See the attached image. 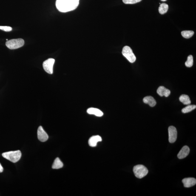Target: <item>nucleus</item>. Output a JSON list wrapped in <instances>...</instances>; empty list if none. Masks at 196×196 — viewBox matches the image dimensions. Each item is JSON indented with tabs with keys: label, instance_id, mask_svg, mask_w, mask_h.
<instances>
[{
	"label": "nucleus",
	"instance_id": "0eeeda50",
	"mask_svg": "<svg viewBox=\"0 0 196 196\" xmlns=\"http://www.w3.org/2000/svg\"><path fill=\"white\" fill-rule=\"evenodd\" d=\"M169 140L170 143H175L177 137V131L176 128L174 126H170L168 128Z\"/></svg>",
	"mask_w": 196,
	"mask_h": 196
},
{
	"label": "nucleus",
	"instance_id": "20e7f679",
	"mask_svg": "<svg viewBox=\"0 0 196 196\" xmlns=\"http://www.w3.org/2000/svg\"><path fill=\"white\" fill-rule=\"evenodd\" d=\"M24 44V41L22 38L13 39L8 41L6 45L8 48L10 49H16L22 47Z\"/></svg>",
	"mask_w": 196,
	"mask_h": 196
},
{
	"label": "nucleus",
	"instance_id": "f8f14e48",
	"mask_svg": "<svg viewBox=\"0 0 196 196\" xmlns=\"http://www.w3.org/2000/svg\"><path fill=\"white\" fill-rule=\"evenodd\" d=\"M102 140L101 137L99 135L93 136L89 138L88 141L89 145L91 147H95L97 145V143L101 141Z\"/></svg>",
	"mask_w": 196,
	"mask_h": 196
},
{
	"label": "nucleus",
	"instance_id": "412c9836",
	"mask_svg": "<svg viewBox=\"0 0 196 196\" xmlns=\"http://www.w3.org/2000/svg\"><path fill=\"white\" fill-rule=\"evenodd\" d=\"M142 0H123V2L126 4H134L140 2Z\"/></svg>",
	"mask_w": 196,
	"mask_h": 196
},
{
	"label": "nucleus",
	"instance_id": "1a4fd4ad",
	"mask_svg": "<svg viewBox=\"0 0 196 196\" xmlns=\"http://www.w3.org/2000/svg\"><path fill=\"white\" fill-rule=\"evenodd\" d=\"M190 151V149L187 146H185L180 151L177 155V157L180 159H182L186 158L189 155Z\"/></svg>",
	"mask_w": 196,
	"mask_h": 196
},
{
	"label": "nucleus",
	"instance_id": "2eb2a0df",
	"mask_svg": "<svg viewBox=\"0 0 196 196\" xmlns=\"http://www.w3.org/2000/svg\"><path fill=\"white\" fill-rule=\"evenodd\" d=\"M180 101L184 105H189L191 104V101L190 98L187 95H182L180 97Z\"/></svg>",
	"mask_w": 196,
	"mask_h": 196
},
{
	"label": "nucleus",
	"instance_id": "4468645a",
	"mask_svg": "<svg viewBox=\"0 0 196 196\" xmlns=\"http://www.w3.org/2000/svg\"><path fill=\"white\" fill-rule=\"evenodd\" d=\"M143 103L149 105L151 107H154L156 104V101L153 97L148 96L145 97L143 99Z\"/></svg>",
	"mask_w": 196,
	"mask_h": 196
},
{
	"label": "nucleus",
	"instance_id": "f257e3e1",
	"mask_svg": "<svg viewBox=\"0 0 196 196\" xmlns=\"http://www.w3.org/2000/svg\"><path fill=\"white\" fill-rule=\"evenodd\" d=\"M79 4V0H56V6L59 11L67 12L75 10Z\"/></svg>",
	"mask_w": 196,
	"mask_h": 196
},
{
	"label": "nucleus",
	"instance_id": "6e6552de",
	"mask_svg": "<svg viewBox=\"0 0 196 196\" xmlns=\"http://www.w3.org/2000/svg\"><path fill=\"white\" fill-rule=\"evenodd\" d=\"M38 140L42 142L47 141L48 138V136L41 126L38 127Z\"/></svg>",
	"mask_w": 196,
	"mask_h": 196
},
{
	"label": "nucleus",
	"instance_id": "9d476101",
	"mask_svg": "<svg viewBox=\"0 0 196 196\" xmlns=\"http://www.w3.org/2000/svg\"><path fill=\"white\" fill-rule=\"evenodd\" d=\"M185 187L189 188L194 186L196 184V179L194 178H188L183 179L182 180Z\"/></svg>",
	"mask_w": 196,
	"mask_h": 196
},
{
	"label": "nucleus",
	"instance_id": "5701e85b",
	"mask_svg": "<svg viewBox=\"0 0 196 196\" xmlns=\"http://www.w3.org/2000/svg\"><path fill=\"white\" fill-rule=\"evenodd\" d=\"M3 170H4V169H3L2 166L1 165V163H0V172H2Z\"/></svg>",
	"mask_w": 196,
	"mask_h": 196
},
{
	"label": "nucleus",
	"instance_id": "b1692460",
	"mask_svg": "<svg viewBox=\"0 0 196 196\" xmlns=\"http://www.w3.org/2000/svg\"><path fill=\"white\" fill-rule=\"evenodd\" d=\"M161 1H165L166 0H161Z\"/></svg>",
	"mask_w": 196,
	"mask_h": 196
},
{
	"label": "nucleus",
	"instance_id": "423d86ee",
	"mask_svg": "<svg viewBox=\"0 0 196 196\" xmlns=\"http://www.w3.org/2000/svg\"><path fill=\"white\" fill-rule=\"evenodd\" d=\"M55 60L52 58H49L45 61L43 63V67L44 70L47 73L52 74L53 73V66Z\"/></svg>",
	"mask_w": 196,
	"mask_h": 196
},
{
	"label": "nucleus",
	"instance_id": "7ed1b4c3",
	"mask_svg": "<svg viewBox=\"0 0 196 196\" xmlns=\"http://www.w3.org/2000/svg\"><path fill=\"white\" fill-rule=\"evenodd\" d=\"M133 172L137 178L141 179L147 175L148 170L145 166L142 165H137L134 167Z\"/></svg>",
	"mask_w": 196,
	"mask_h": 196
},
{
	"label": "nucleus",
	"instance_id": "ddd939ff",
	"mask_svg": "<svg viewBox=\"0 0 196 196\" xmlns=\"http://www.w3.org/2000/svg\"><path fill=\"white\" fill-rule=\"evenodd\" d=\"M88 114L90 115H95L98 117H101L103 115V113L101 110L96 108H91L88 109L87 110Z\"/></svg>",
	"mask_w": 196,
	"mask_h": 196
},
{
	"label": "nucleus",
	"instance_id": "f3484780",
	"mask_svg": "<svg viewBox=\"0 0 196 196\" xmlns=\"http://www.w3.org/2000/svg\"><path fill=\"white\" fill-rule=\"evenodd\" d=\"M168 9H169V6L168 4L163 3V4H160L159 7V12L161 14H164L167 11Z\"/></svg>",
	"mask_w": 196,
	"mask_h": 196
},
{
	"label": "nucleus",
	"instance_id": "f03ea898",
	"mask_svg": "<svg viewBox=\"0 0 196 196\" xmlns=\"http://www.w3.org/2000/svg\"><path fill=\"white\" fill-rule=\"evenodd\" d=\"M2 155L4 158L12 163H16L21 159V153L20 150L10 151L3 153Z\"/></svg>",
	"mask_w": 196,
	"mask_h": 196
},
{
	"label": "nucleus",
	"instance_id": "4be33fe9",
	"mask_svg": "<svg viewBox=\"0 0 196 196\" xmlns=\"http://www.w3.org/2000/svg\"><path fill=\"white\" fill-rule=\"evenodd\" d=\"M0 30H1L6 32H10L12 30V28L9 26H0Z\"/></svg>",
	"mask_w": 196,
	"mask_h": 196
},
{
	"label": "nucleus",
	"instance_id": "dca6fc26",
	"mask_svg": "<svg viewBox=\"0 0 196 196\" xmlns=\"http://www.w3.org/2000/svg\"><path fill=\"white\" fill-rule=\"evenodd\" d=\"M63 164L58 158H57L53 163V165L52 166V168L53 169H59L63 167Z\"/></svg>",
	"mask_w": 196,
	"mask_h": 196
},
{
	"label": "nucleus",
	"instance_id": "9b49d317",
	"mask_svg": "<svg viewBox=\"0 0 196 196\" xmlns=\"http://www.w3.org/2000/svg\"><path fill=\"white\" fill-rule=\"evenodd\" d=\"M157 93L160 96H165L166 97H168L170 95L171 92L169 89L166 88L164 86H160L157 89Z\"/></svg>",
	"mask_w": 196,
	"mask_h": 196
},
{
	"label": "nucleus",
	"instance_id": "6ab92c4d",
	"mask_svg": "<svg viewBox=\"0 0 196 196\" xmlns=\"http://www.w3.org/2000/svg\"><path fill=\"white\" fill-rule=\"evenodd\" d=\"M196 108V105H188L182 110L183 113H187L195 109Z\"/></svg>",
	"mask_w": 196,
	"mask_h": 196
},
{
	"label": "nucleus",
	"instance_id": "aec40b11",
	"mask_svg": "<svg viewBox=\"0 0 196 196\" xmlns=\"http://www.w3.org/2000/svg\"><path fill=\"white\" fill-rule=\"evenodd\" d=\"M185 66L187 67H192L193 64V58L192 55H189L188 57L187 61L185 62Z\"/></svg>",
	"mask_w": 196,
	"mask_h": 196
},
{
	"label": "nucleus",
	"instance_id": "a211bd4d",
	"mask_svg": "<svg viewBox=\"0 0 196 196\" xmlns=\"http://www.w3.org/2000/svg\"><path fill=\"white\" fill-rule=\"evenodd\" d=\"M194 32L192 31H184L181 32L182 36L185 38H189L192 37Z\"/></svg>",
	"mask_w": 196,
	"mask_h": 196
},
{
	"label": "nucleus",
	"instance_id": "39448f33",
	"mask_svg": "<svg viewBox=\"0 0 196 196\" xmlns=\"http://www.w3.org/2000/svg\"><path fill=\"white\" fill-rule=\"evenodd\" d=\"M122 54L123 56L131 63L135 62L136 59L132 49L129 46H125L123 48Z\"/></svg>",
	"mask_w": 196,
	"mask_h": 196
}]
</instances>
